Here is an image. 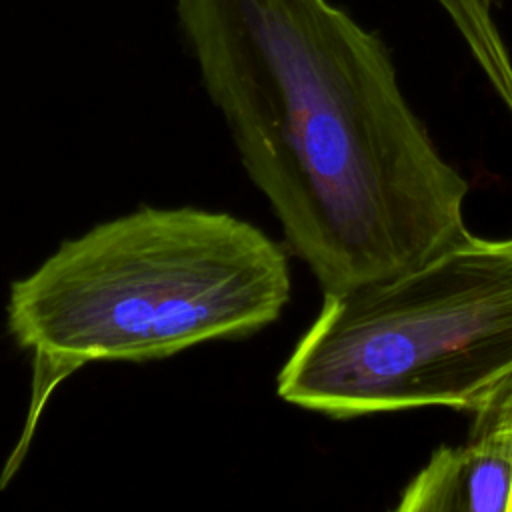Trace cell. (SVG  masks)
<instances>
[{"mask_svg": "<svg viewBox=\"0 0 512 512\" xmlns=\"http://www.w3.org/2000/svg\"><path fill=\"white\" fill-rule=\"evenodd\" d=\"M240 162L324 294L406 272L470 230L384 42L330 0H176Z\"/></svg>", "mask_w": 512, "mask_h": 512, "instance_id": "obj_1", "label": "cell"}, {"mask_svg": "<svg viewBox=\"0 0 512 512\" xmlns=\"http://www.w3.org/2000/svg\"><path fill=\"white\" fill-rule=\"evenodd\" d=\"M284 248L256 224L194 206H140L60 246L10 284L6 328L30 356V406L0 484L54 390L94 362H150L274 324L290 300Z\"/></svg>", "mask_w": 512, "mask_h": 512, "instance_id": "obj_2", "label": "cell"}, {"mask_svg": "<svg viewBox=\"0 0 512 512\" xmlns=\"http://www.w3.org/2000/svg\"><path fill=\"white\" fill-rule=\"evenodd\" d=\"M512 386V236L468 232L422 264L322 308L276 378L286 404L334 420L446 406Z\"/></svg>", "mask_w": 512, "mask_h": 512, "instance_id": "obj_3", "label": "cell"}, {"mask_svg": "<svg viewBox=\"0 0 512 512\" xmlns=\"http://www.w3.org/2000/svg\"><path fill=\"white\" fill-rule=\"evenodd\" d=\"M512 386L476 410L466 442L440 446L406 484L396 512H510Z\"/></svg>", "mask_w": 512, "mask_h": 512, "instance_id": "obj_4", "label": "cell"}, {"mask_svg": "<svg viewBox=\"0 0 512 512\" xmlns=\"http://www.w3.org/2000/svg\"><path fill=\"white\" fill-rule=\"evenodd\" d=\"M452 16L474 58L512 112V60L482 0H438Z\"/></svg>", "mask_w": 512, "mask_h": 512, "instance_id": "obj_5", "label": "cell"}, {"mask_svg": "<svg viewBox=\"0 0 512 512\" xmlns=\"http://www.w3.org/2000/svg\"><path fill=\"white\" fill-rule=\"evenodd\" d=\"M510 512H512V508H510Z\"/></svg>", "mask_w": 512, "mask_h": 512, "instance_id": "obj_6", "label": "cell"}]
</instances>
